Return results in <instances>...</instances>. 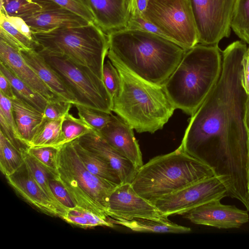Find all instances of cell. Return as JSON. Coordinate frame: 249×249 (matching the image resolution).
Masks as SVG:
<instances>
[{"label":"cell","instance_id":"d6986e66","mask_svg":"<svg viewBox=\"0 0 249 249\" xmlns=\"http://www.w3.org/2000/svg\"><path fill=\"white\" fill-rule=\"evenodd\" d=\"M94 23L106 34L125 29L128 18V0H83Z\"/></svg>","mask_w":249,"mask_h":249},{"label":"cell","instance_id":"7a4b0ae2","mask_svg":"<svg viewBox=\"0 0 249 249\" xmlns=\"http://www.w3.org/2000/svg\"><path fill=\"white\" fill-rule=\"evenodd\" d=\"M107 56L150 82L163 85L176 69L186 50L157 34L123 29L107 34Z\"/></svg>","mask_w":249,"mask_h":249},{"label":"cell","instance_id":"74e56055","mask_svg":"<svg viewBox=\"0 0 249 249\" xmlns=\"http://www.w3.org/2000/svg\"><path fill=\"white\" fill-rule=\"evenodd\" d=\"M72 104L61 100L47 102L43 111L44 119L55 120L63 118L69 113Z\"/></svg>","mask_w":249,"mask_h":249},{"label":"cell","instance_id":"3957f363","mask_svg":"<svg viewBox=\"0 0 249 249\" xmlns=\"http://www.w3.org/2000/svg\"><path fill=\"white\" fill-rule=\"evenodd\" d=\"M108 59L121 80L120 89L112 99V111L138 133H154L162 129L176 109L163 85L142 79L116 60Z\"/></svg>","mask_w":249,"mask_h":249},{"label":"cell","instance_id":"83f0119b","mask_svg":"<svg viewBox=\"0 0 249 249\" xmlns=\"http://www.w3.org/2000/svg\"><path fill=\"white\" fill-rule=\"evenodd\" d=\"M24 162L31 175L43 189L46 195L56 204L66 209L54 197L50 189L49 180L52 176H55L53 173L42 165L35 158L30 155L26 149L22 151ZM67 210V209H66Z\"/></svg>","mask_w":249,"mask_h":249},{"label":"cell","instance_id":"cb8c5ba5","mask_svg":"<svg viewBox=\"0 0 249 249\" xmlns=\"http://www.w3.org/2000/svg\"><path fill=\"white\" fill-rule=\"evenodd\" d=\"M64 118L55 120L44 119L35 132L29 147H59L61 142V126Z\"/></svg>","mask_w":249,"mask_h":249},{"label":"cell","instance_id":"f6af8a7d","mask_svg":"<svg viewBox=\"0 0 249 249\" xmlns=\"http://www.w3.org/2000/svg\"><path fill=\"white\" fill-rule=\"evenodd\" d=\"M247 186H248V193L249 195V152L248 169H247Z\"/></svg>","mask_w":249,"mask_h":249},{"label":"cell","instance_id":"4316f807","mask_svg":"<svg viewBox=\"0 0 249 249\" xmlns=\"http://www.w3.org/2000/svg\"><path fill=\"white\" fill-rule=\"evenodd\" d=\"M0 39L19 51L36 49L37 44L19 31L0 13Z\"/></svg>","mask_w":249,"mask_h":249},{"label":"cell","instance_id":"52a82bcc","mask_svg":"<svg viewBox=\"0 0 249 249\" xmlns=\"http://www.w3.org/2000/svg\"><path fill=\"white\" fill-rule=\"evenodd\" d=\"M56 166L57 178L77 207L108 220L109 197L117 186L97 177L87 170L72 142L58 148Z\"/></svg>","mask_w":249,"mask_h":249},{"label":"cell","instance_id":"4fadbf2b","mask_svg":"<svg viewBox=\"0 0 249 249\" xmlns=\"http://www.w3.org/2000/svg\"><path fill=\"white\" fill-rule=\"evenodd\" d=\"M185 216L196 224L225 229L238 228L249 220L248 211L222 204L219 199L199 206L186 213Z\"/></svg>","mask_w":249,"mask_h":249},{"label":"cell","instance_id":"30bf717a","mask_svg":"<svg viewBox=\"0 0 249 249\" xmlns=\"http://www.w3.org/2000/svg\"><path fill=\"white\" fill-rule=\"evenodd\" d=\"M196 28L198 43L218 45L231 33L237 0H187Z\"/></svg>","mask_w":249,"mask_h":249},{"label":"cell","instance_id":"d590c367","mask_svg":"<svg viewBox=\"0 0 249 249\" xmlns=\"http://www.w3.org/2000/svg\"><path fill=\"white\" fill-rule=\"evenodd\" d=\"M84 18L94 23L93 16L83 0H49Z\"/></svg>","mask_w":249,"mask_h":249},{"label":"cell","instance_id":"ab89813d","mask_svg":"<svg viewBox=\"0 0 249 249\" xmlns=\"http://www.w3.org/2000/svg\"><path fill=\"white\" fill-rule=\"evenodd\" d=\"M3 15L19 31L27 36L30 39L35 41L32 31L29 26L21 18Z\"/></svg>","mask_w":249,"mask_h":249},{"label":"cell","instance_id":"ee69618b","mask_svg":"<svg viewBox=\"0 0 249 249\" xmlns=\"http://www.w3.org/2000/svg\"><path fill=\"white\" fill-rule=\"evenodd\" d=\"M245 123L248 130H249V96L246 105Z\"/></svg>","mask_w":249,"mask_h":249},{"label":"cell","instance_id":"60d3db41","mask_svg":"<svg viewBox=\"0 0 249 249\" xmlns=\"http://www.w3.org/2000/svg\"><path fill=\"white\" fill-rule=\"evenodd\" d=\"M242 66V84L246 93L249 96V47L243 55Z\"/></svg>","mask_w":249,"mask_h":249},{"label":"cell","instance_id":"4dcf8cb0","mask_svg":"<svg viewBox=\"0 0 249 249\" xmlns=\"http://www.w3.org/2000/svg\"><path fill=\"white\" fill-rule=\"evenodd\" d=\"M42 8L35 0H1L0 13L9 16L21 18Z\"/></svg>","mask_w":249,"mask_h":249},{"label":"cell","instance_id":"ac0fdd59","mask_svg":"<svg viewBox=\"0 0 249 249\" xmlns=\"http://www.w3.org/2000/svg\"><path fill=\"white\" fill-rule=\"evenodd\" d=\"M97 132L138 169L143 165L142 154L134 136L133 129L118 116L113 115L111 121Z\"/></svg>","mask_w":249,"mask_h":249},{"label":"cell","instance_id":"8992f818","mask_svg":"<svg viewBox=\"0 0 249 249\" xmlns=\"http://www.w3.org/2000/svg\"><path fill=\"white\" fill-rule=\"evenodd\" d=\"M33 34L38 46L36 48L65 56L88 68L103 80V66L108 50V38L95 23Z\"/></svg>","mask_w":249,"mask_h":249},{"label":"cell","instance_id":"f546056e","mask_svg":"<svg viewBox=\"0 0 249 249\" xmlns=\"http://www.w3.org/2000/svg\"><path fill=\"white\" fill-rule=\"evenodd\" d=\"M231 28L240 39L249 44V0H237Z\"/></svg>","mask_w":249,"mask_h":249},{"label":"cell","instance_id":"836d02e7","mask_svg":"<svg viewBox=\"0 0 249 249\" xmlns=\"http://www.w3.org/2000/svg\"><path fill=\"white\" fill-rule=\"evenodd\" d=\"M103 80L112 101L120 89L121 80L117 69L109 59L106 61L104 64Z\"/></svg>","mask_w":249,"mask_h":249},{"label":"cell","instance_id":"f1b7e54d","mask_svg":"<svg viewBox=\"0 0 249 249\" xmlns=\"http://www.w3.org/2000/svg\"><path fill=\"white\" fill-rule=\"evenodd\" d=\"M93 130L81 118H77L70 113H68L64 117L62 124L60 146L79 138Z\"/></svg>","mask_w":249,"mask_h":249},{"label":"cell","instance_id":"7402d4cb","mask_svg":"<svg viewBox=\"0 0 249 249\" xmlns=\"http://www.w3.org/2000/svg\"><path fill=\"white\" fill-rule=\"evenodd\" d=\"M71 142L84 165L91 174L114 185L122 184L116 171L107 162L84 148L76 140Z\"/></svg>","mask_w":249,"mask_h":249},{"label":"cell","instance_id":"44dd1931","mask_svg":"<svg viewBox=\"0 0 249 249\" xmlns=\"http://www.w3.org/2000/svg\"><path fill=\"white\" fill-rule=\"evenodd\" d=\"M12 102L20 141L29 147L35 132L44 120L43 112L18 97Z\"/></svg>","mask_w":249,"mask_h":249},{"label":"cell","instance_id":"2e32d148","mask_svg":"<svg viewBox=\"0 0 249 249\" xmlns=\"http://www.w3.org/2000/svg\"><path fill=\"white\" fill-rule=\"evenodd\" d=\"M84 148L102 158L117 172L122 184L131 183L138 169L134 164L111 146L95 130L76 139Z\"/></svg>","mask_w":249,"mask_h":249},{"label":"cell","instance_id":"e575fe53","mask_svg":"<svg viewBox=\"0 0 249 249\" xmlns=\"http://www.w3.org/2000/svg\"><path fill=\"white\" fill-rule=\"evenodd\" d=\"M49 183L54 197L66 209L68 210L77 207L67 190L57 177H51Z\"/></svg>","mask_w":249,"mask_h":249},{"label":"cell","instance_id":"d6a6232c","mask_svg":"<svg viewBox=\"0 0 249 249\" xmlns=\"http://www.w3.org/2000/svg\"><path fill=\"white\" fill-rule=\"evenodd\" d=\"M58 148L53 146L29 147L26 151L57 176L56 158Z\"/></svg>","mask_w":249,"mask_h":249},{"label":"cell","instance_id":"e0dca14e","mask_svg":"<svg viewBox=\"0 0 249 249\" xmlns=\"http://www.w3.org/2000/svg\"><path fill=\"white\" fill-rule=\"evenodd\" d=\"M0 62L47 102L61 100L39 78L17 48L0 39Z\"/></svg>","mask_w":249,"mask_h":249},{"label":"cell","instance_id":"f35d334b","mask_svg":"<svg viewBox=\"0 0 249 249\" xmlns=\"http://www.w3.org/2000/svg\"><path fill=\"white\" fill-rule=\"evenodd\" d=\"M0 112L4 115L18 140L22 142L14 115L12 100L5 96L1 92H0Z\"/></svg>","mask_w":249,"mask_h":249},{"label":"cell","instance_id":"484cf974","mask_svg":"<svg viewBox=\"0 0 249 249\" xmlns=\"http://www.w3.org/2000/svg\"><path fill=\"white\" fill-rule=\"evenodd\" d=\"M22 152L17 148L0 131V169L5 177L15 173L23 164Z\"/></svg>","mask_w":249,"mask_h":249},{"label":"cell","instance_id":"9c48e42d","mask_svg":"<svg viewBox=\"0 0 249 249\" xmlns=\"http://www.w3.org/2000/svg\"><path fill=\"white\" fill-rule=\"evenodd\" d=\"M144 16L167 39L185 50L198 44L196 28L187 0H148Z\"/></svg>","mask_w":249,"mask_h":249},{"label":"cell","instance_id":"5b68a950","mask_svg":"<svg viewBox=\"0 0 249 249\" xmlns=\"http://www.w3.org/2000/svg\"><path fill=\"white\" fill-rule=\"evenodd\" d=\"M212 168L178 147L155 157L140 168L131 185L151 203L200 181L213 177Z\"/></svg>","mask_w":249,"mask_h":249},{"label":"cell","instance_id":"6da1fadb","mask_svg":"<svg viewBox=\"0 0 249 249\" xmlns=\"http://www.w3.org/2000/svg\"><path fill=\"white\" fill-rule=\"evenodd\" d=\"M247 48L236 41L222 52L219 79L191 116L179 146L212 168L228 196L244 204L249 201V134L245 123L249 95L242 82V60Z\"/></svg>","mask_w":249,"mask_h":249},{"label":"cell","instance_id":"7c38bea8","mask_svg":"<svg viewBox=\"0 0 249 249\" xmlns=\"http://www.w3.org/2000/svg\"><path fill=\"white\" fill-rule=\"evenodd\" d=\"M107 214L112 218L168 220L152 203L137 194L129 183L122 184L112 191L109 197Z\"/></svg>","mask_w":249,"mask_h":249},{"label":"cell","instance_id":"277c9868","mask_svg":"<svg viewBox=\"0 0 249 249\" xmlns=\"http://www.w3.org/2000/svg\"><path fill=\"white\" fill-rule=\"evenodd\" d=\"M218 45L197 44L186 51L163 87L175 109L193 115L218 82L222 71Z\"/></svg>","mask_w":249,"mask_h":249},{"label":"cell","instance_id":"bcb514c9","mask_svg":"<svg viewBox=\"0 0 249 249\" xmlns=\"http://www.w3.org/2000/svg\"><path fill=\"white\" fill-rule=\"evenodd\" d=\"M248 130V132H249V130Z\"/></svg>","mask_w":249,"mask_h":249},{"label":"cell","instance_id":"9a60e30c","mask_svg":"<svg viewBox=\"0 0 249 249\" xmlns=\"http://www.w3.org/2000/svg\"><path fill=\"white\" fill-rule=\"evenodd\" d=\"M5 178L10 186L20 196L43 213L61 218L67 211L46 195L34 179L24 162L15 173Z\"/></svg>","mask_w":249,"mask_h":249},{"label":"cell","instance_id":"ffe728a7","mask_svg":"<svg viewBox=\"0 0 249 249\" xmlns=\"http://www.w3.org/2000/svg\"><path fill=\"white\" fill-rule=\"evenodd\" d=\"M19 51L25 61L39 78L61 100L73 105L78 104L68 86L36 49Z\"/></svg>","mask_w":249,"mask_h":249},{"label":"cell","instance_id":"b9f144b4","mask_svg":"<svg viewBox=\"0 0 249 249\" xmlns=\"http://www.w3.org/2000/svg\"><path fill=\"white\" fill-rule=\"evenodd\" d=\"M0 92L11 100L17 97L12 84L1 71H0Z\"/></svg>","mask_w":249,"mask_h":249},{"label":"cell","instance_id":"5bb4252c","mask_svg":"<svg viewBox=\"0 0 249 249\" xmlns=\"http://www.w3.org/2000/svg\"><path fill=\"white\" fill-rule=\"evenodd\" d=\"M42 8L21 17L33 33L47 32L61 28L87 25L86 20L49 0H36Z\"/></svg>","mask_w":249,"mask_h":249},{"label":"cell","instance_id":"7bdbcfd3","mask_svg":"<svg viewBox=\"0 0 249 249\" xmlns=\"http://www.w3.org/2000/svg\"><path fill=\"white\" fill-rule=\"evenodd\" d=\"M148 0H128V13H135L144 15Z\"/></svg>","mask_w":249,"mask_h":249},{"label":"cell","instance_id":"603a6c76","mask_svg":"<svg viewBox=\"0 0 249 249\" xmlns=\"http://www.w3.org/2000/svg\"><path fill=\"white\" fill-rule=\"evenodd\" d=\"M108 220L113 224L120 225L137 232L158 233H187L190 228L178 225L168 220H157L147 218H135L131 220L109 217Z\"/></svg>","mask_w":249,"mask_h":249},{"label":"cell","instance_id":"8fae6325","mask_svg":"<svg viewBox=\"0 0 249 249\" xmlns=\"http://www.w3.org/2000/svg\"><path fill=\"white\" fill-rule=\"evenodd\" d=\"M228 196L227 190L216 176L188 186L152 203L164 217L183 214L213 200Z\"/></svg>","mask_w":249,"mask_h":249},{"label":"cell","instance_id":"ba28073f","mask_svg":"<svg viewBox=\"0 0 249 249\" xmlns=\"http://www.w3.org/2000/svg\"><path fill=\"white\" fill-rule=\"evenodd\" d=\"M36 50L68 86L77 104L111 113L112 99L104 82L90 69L65 56Z\"/></svg>","mask_w":249,"mask_h":249},{"label":"cell","instance_id":"1f68e13d","mask_svg":"<svg viewBox=\"0 0 249 249\" xmlns=\"http://www.w3.org/2000/svg\"><path fill=\"white\" fill-rule=\"evenodd\" d=\"M79 117L84 120L93 129L99 131L112 120L113 114L93 109L80 104L74 105Z\"/></svg>","mask_w":249,"mask_h":249},{"label":"cell","instance_id":"d4e9b609","mask_svg":"<svg viewBox=\"0 0 249 249\" xmlns=\"http://www.w3.org/2000/svg\"><path fill=\"white\" fill-rule=\"evenodd\" d=\"M0 71L10 82L17 97L23 100L43 112L47 104V101L43 97L18 78L1 62H0Z\"/></svg>","mask_w":249,"mask_h":249},{"label":"cell","instance_id":"8d00e7d4","mask_svg":"<svg viewBox=\"0 0 249 249\" xmlns=\"http://www.w3.org/2000/svg\"><path fill=\"white\" fill-rule=\"evenodd\" d=\"M125 29L148 32L166 38L159 29L145 18L144 15L138 13H128V18Z\"/></svg>","mask_w":249,"mask_h":249}]
</instances>
